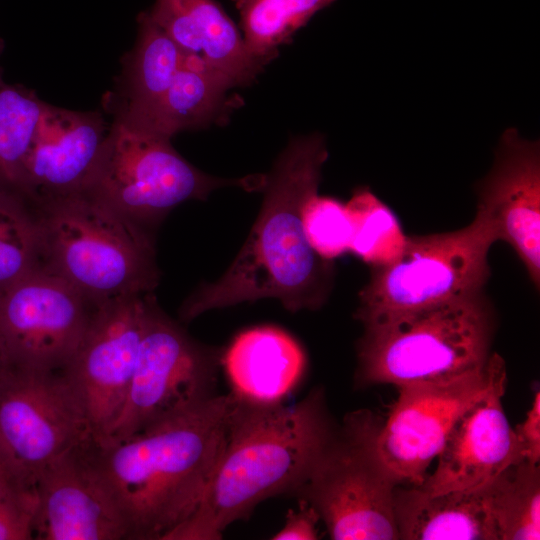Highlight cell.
<instances>
[{"label": "cell", "instance_id": "obj_27", "mask_svg": "<svg viewBox=\"0 0 540 540\" xmlns=\"http://www.w3.org/2000/svg\"><path fill=\"white\" fill-rule=\"evenodd\" d=\"M3 46L0 38V54ZM46 107L34 92L6 83L0 67V184L17 192L25 158Z\"/></svg>", "mask_w": 540, "mask_h": 540}, {"label": "cell", "instance_id": "obj_11", "mask_svg": "<svg viewBox=\"0 0 540 540\" xmlns=\"http://www.w3.org/2000/svg\"><path fill=\"white\" fill-rule=\"evenodd\" d=\"M504 360L492 353L487 363L461 377L398 388L399 395L373 437L374 454L397 485L421 486L461 415L489 387Z\"/></svg>", "mask_w": 540, "mask_h": 540}, {"label": "cell", "instance_id": "obj_32", "mask_svg": "<svg viewBox=\"0 0 540 540\" xmlns=\"http://www.w3.org/2000/svg\"><path fill=\"white\" fill-rule=\"evenodd\" d=\"M0 488L35 492L34 482L17 466L1 441Z\"/></svg>", "mask_w": 540, "mask_h": 540}, {"label": "cell", "instance_id": "obj_23", "mask_svg": "<svg viewBox=\"0 0 540 540\" xmlns=\"http://www.w3.org/2000/svg\"><path fill=\"white\" fill-rule=\"evenodd\" d=\"M483 488L499 540L540 538L539 464H512Z\"/></svg>", "mask_w": 540, "mask_h": 540}, {"label": "cell", "instance_id": "obj_14", "mask_svg": "<svg viewBox=\"0 0 540 540\" xmlns=\"http://www.w3.org/2000/svg\"><path fill=\"white\" fill-rule=\"evenodd\" d=\"M34 539L128 540V525L100 476L89 438L35 477Z\"/></svg>", "mask_w": 540, "mask_h": 540}, {"label": "cell", "instance_id": "obj_28", "mask_svg": "<svg viewBox=\"0 0 540 540\" xmlns=\"http://www.w3.org/2000/svg\"><path fill=\"white\" fill-rule=\"evenodd\" d=\"M302 225L307 242L321 258L333 261L349 252L351 222L338 199L312 195L303 206Z\"/></svg>", "mask_w": 540, "mask_h": 540}, {"label": "cell", "instance_id": "obj_31", "mask_svg": "<svg viewBox=\"0 0 540 540\" xmlns=\"http://www.w3.org/2000/svg\"><path fill=\"white\" fill-rule=\"evenodd\" d=\"M297 509H289L283 527L273 535V540H315L319 538L316 510L303 500Z\"/></svg>", "mask_w": 540, "mask_h": 540}, {"label": "cell", "instance_id": "obj_10", "mask_svg": "<svg viewBox=\"0 0 540 540\" xmlns=\"http://www.w3.org/2000/svg\"><path fill=\"white\" fill-rule=\"evenodd\" d=\"M98 307L59 275L36 268L0 297V349L7 367L67 368Z\"/></svg>", "mask_w": 540, "mask_h": 540}, {"label": "cell", "instance_id": "obj_13", "mask_svg": "<svg viewBox=\"0 0 540 540\" xmlns=\"http://www.w3.org/2000/svg\"><path fill=\"white\" fill-rule=\"evenodd\" d=\"M100 305L68 372L84 405L90 436L100 443L124 402L136 366L149 296Z\"/></svg>", "mask_w": 540, "mask_h": 540}, {"label": "cell", "instance_id": "obj_15", "mask_svg": "<svg viewBox=\"0 0 540 540\" xmlns=\"http://www.w3.org/2000/svg\"><path fill=\"white\" fill-rule=\"evenodd\" d=\"M477 211L517 254L535 286H540V146L517 129H506L489 172L476 186Z\"/></svg>", "mask_w": 540, "mask_h": 540}, {"label": "cell", "instance_id": "obj_30", "mask_svg": "<svg viewBox=\"0 0 540 540\" xmlns=\"http://www.w3.org/2000/svg\"><path fill=\"white\" fill-rule=\"evenodd\" d=\"M514 431L517 463L526 461L539 464L540 461V394L535 391L532 405L526 418ZM516 463V464H517Z\"/></svg>", "mask_w": 540, "mask_h": 540}, {"label": "cell", "instance_id": "obj_6", "mask_svg": "<svg viewBox=\"0 0 540 540\" xmlns=\"http://www.w3.org/2000/svg\"><path fill=\"white\" fill-rule=\"evenodd\" d=\"M170 141L113 120L82 192L154 237L158 225L183 202L205 200L229 186L262 190L265 174L209 175L186 161Z\"/></svg>", "mask_w": 540, "mask_h": 540}, {"label": "cell", "instance_id": "obj_1", "mask_svg": "<svg viewBox=\"0 0 540 540\" xmlns=\"http://www.w3.org/2000/svg\"><path fill=\"white\" fill-rule=\"evenodd\" d=\"M327 158L320 134L288 143L265 175L261 209L243 247L218 280L201 285L183 301L181 321L264 298L279 300L293 313L317 310L327 301L334 264L313 251L302 225L303 206L318 193Z\"/></svg>", "mask_w": 540, "mask_h": 540}, {"label": "cell", "instance_id": "obj_34", "mask_svg": "<svg viewBox=\"0 0 540 540\" xmlns=\"http://www.w3.org/2000/svg\"><path fill=\"white\" fill-rule=\"evenodd\" d=\"M1 294H2V292H0V297H1Z\"/></svg>", "mask_w": 540, "mask_h": 540}, {"label": "cell", "instance_id": "obj_33", "mask_svg": "<svg viewBox=\"0 0 540 540\" xmlns=\"http://www.w3.org/2000/svg\"><path fill=\"white\" fill-rule=\"evenodd\" d=\"M6 368H7V364L0 349V376L3 374Z\"/></svg>", "mask_w": 540, "mask_h": 540}, {"label": "cell", "instance_id": "obj_3", "mask_svg": "<svg viewBox=\"0 0 540 540\" xmlns=\"http://www.w3.org/2000/svg\"><path fill=\"white\" fill-rule=\"evenodd\" d=\"M232 394H217L116 443L92 441L95 466L128 540H165L199 505L223 447Z\"/></svg>", "mask_w": 540, "mask_h": 540}, {"label": "cell", "instance_id": "obj_16", "mask_svg": "<svg viewBox=\"0 0 540 540\" xmlns=\"http://www.w3.org/2000/svg\"><path fill=\"white\" fill-rule=\"evenodd\" d=\"M506 372L497 368L489 387L461 415L421 486L428 494L481 489L517 463L514 431L502 406Z\"/></svg>", "mask_w": 540, "mask_h": 540}, {"label": "cell", "instance_id": "obj_22", "mask_svg": "<svg viewBox=\"0 0 540 540\" xmlns=\"http://www.w3.org/2000/svg\"><path fill=\"white\" fill-rule=\"evenodd\" d=\"M234 86L223 74L186 58L159 100L134 122L123 123L171 140L179 132L210 124L222 108L226 91Z\"/></svg>", "mask_w": 540, "mask_h": 540}, {"label": "cell", "instance_id": "obj_19", "mask_svg": "<svg viewBox=\"0 0 540 540\" xmlns=\"http://www.w3.org/2000/svg\"><path fill=\"white\" fill-rule=\"evenodd\" d=\"M232 392L259 401H283L300 381L305 355L285 331L260 326L241 332L223 353Z\"/></svg>", "mask_w": 540, "mask_h": 540}, {"label": "cell", "instance_id": "obj_5", "mask_svg": "<svg viewBox=\"0 0 540 540\" xmlns=\"http://www.w3.org/2000/svg\"><path fill=\"white\" fill-rule=\"evenodd\" d=\"M494 312L484 290L364 327L357 378L397 388L452 380L491 353Z\"/></svg>", "mask_w": 540, "mask_h": 540}, {"label": "cell", "instance_id": "obj_2", "mask_svg": "<svg viewBox=\"0 0 540 540\" xmlns=\"http://www.w3.org/2000/svg\"><path fill=\"white\" fill-rule=\"evenodd\" d=\"M232 394L223 447L195 511L165 540H217L263 501L292 496L335 436L321 389L294 404Z\"/></svg>", "mask_w": 540, "mask_h": 540}, {"label": "cell", "instance_id": "obj_18", "mask_svg": "<svg viewBox=\"0 0 540 540\" xmlns=\"http://www.w3.org/2000/svg\"><path fill=\"white\" fill-rule=\"evenodd\" d=\"M146 12L187 58L235 86L250 83L265 65L249 54L242 33L216 0H155Z\"/></svg>", "mask_w": 540, "mask_h": 540}, {"label": "cell", "instance_id": "obj_21", "mask_svg": "<svg viewBox=\"0 0 540 540\" xmlns=\"http://www.w3.org/2000/svg\"><path fill=\"white\" fill-rule=\"evenodd\" d=\"M137 22L136 45L106 100L113 119L124 123L134 122L159 100L187 58L146 11L139 13Z\"/></svg>", "mask_w": 540, "mask_h": 540}, {"label": "cell", "instance_id": "obj_25", "mask_svg": "<svg viewBox=\"0 0 540 540\" xmlns=\"http://www.w3.org/2000/svg\"><path fill=\"white\" fill-rule=\"evenodd\" d=\"M37 211L17 191L0 184V292L42 266Z\"/></svg>", "mask_w": 540, "mask_h": 540}, {"label": "cell", "instance_id": "obj_17", "mask_svg": "<svg viewBox=\"0 0 540 540\" xmlns=\"http://www.w3.org/2000/svg\"><path fill=\"white\" fill-rule=\"evenodd\" d=\"M109 128L99 112L47 104L24 161L18 192L34 208L82 192Z\"/></svg>", "mask_w": 540, "mask_h": 540}, {"label": "cell", "instance_id": "obj_26", "mask_svg": "<svg viewBox=\"0 0 540 540\" xmlns=\"http://www.w3.org/2000/svg\"><path fill=\"white\" fill-rule=\"evenodd\" d=\"M345 206L351 222L349 252L371 268L401 256L408 236L394 212L368 187L356 188Z\"/></svg>", "mask_w": 540, "mask_h": 540}, {"label": "cell", "instance_id": "obj_29", "mask_svg": "<svg viewBox=\"0 0 540 540\" xmlns=\"http://www.w3.org/2000/svg\"><path fill=\"white\" fill-rule=\"evenodd\" d=\"M36 494L0 488V540L34 539Z\"/></svg>", "mask_w": 540, "mask_h": 540}, {"label": "cell", "instance_id": "obj_4", "mask_svg": "<svg viewBox=\"0 0 540 540\" xmlns=\"http://www.w3.org/2000/svg\"><path fill=\"white\" fill-rule=\"evenodd\" d=\"M42 266L100 306L151 293L159 281L154 237L84 192L34 208Z\"/></svg>", "mask_w": 540, "mask_h": 540}, {"label": "cell", "instance_id": "obj_8", "mask_svg": "<svg viewBox=\"0 0 540 540\" xmlns=\"http://www.w3.org/2000/svg\"><path fill=\"white\" fill-rule=\"evenodd\" d=\"M377 423L368 410L348 414L292 495L316 510L331 539H399L394 513L397 485L373 450Z\"/></svg>", "mask_w": 540, "mask_h": 540}, {"label": "cell", "instance_id": "obj_12", "mask_svg": "<svg viewBox=\"0 0 540 540\" xmlns=\"http://www.w3.org/2000/svg\"><path fill=\"white\" fill-rule=\"evenodd\" d=\"M89 438L86 411L66 369L6 368L0 376V441L34 484L46 464Z\"/></svg>", "mask_w": 540, "mask_h": 540}, {"label": "cell", "instance_id": "obj_20", "mask_svg": "<svg viewBox=\"0 0 540 540\" xmlns=\"http://www.w3.org/2000/svg\"><path fill=\"white\" fill-rule=\"evenodd\" d=\"M394 513L399 539L499 540L484 488L432 495L396 486Z\"/></svg>", "mask_w": 540, "mask_h": 540}, {"label": "cell", "instance_id": "obj_7", "mask_svg": "<svg viewBox=\"0 0 540 540\" xmlns=\"http://www.w3.org/2000/svg\"><path fill=\"white\" fill-rule=\"evenodd\" d=\"M497 241L479 216L457 230L408 236L393 263L371 268L355 313L363 326L381 324L481 290Z\"/></svg>", "mask_w": 540, "mask_h": 540}, {"label": "cell", "instance_id": "obj_24", "mask_svg": "<svg viewBox=\"0 0 540 540\" xmlns=\"http://www.w3.org/2000/svg\"><path fill=\"white\" fill-rule=\"evenodd\" d=\"M240 17L247 51L265 64L277 55L278 47L311 18L336 0H231Z\"/></svg>", "mask_w": 540, "mask_h": 540}, {"label": "cell", "instance_id": "obj_9", "mask_svg": "<svg viewBox=\"0 0 540 540\" xmlns=\"http://www.w3.org/2000/svg\"><path fill=\"white\" fill-rule=\"evenodd\" d=\"M222 352L190 336L149 296L139 354L122 407L98 444L116 443L216 396Z\"/></svg>", "mask_w": 540, "mask_h": 540}]
</instances>
